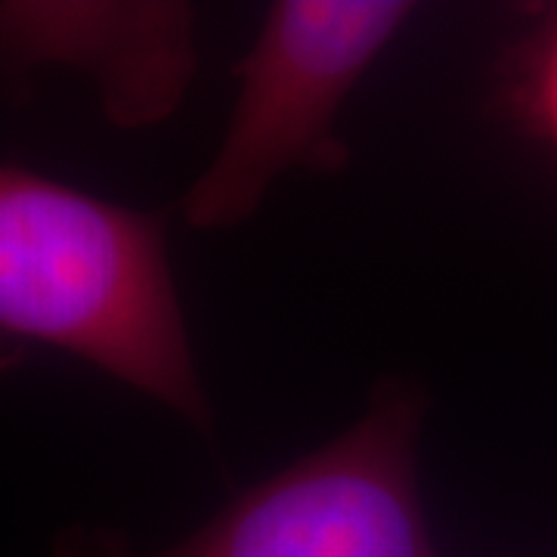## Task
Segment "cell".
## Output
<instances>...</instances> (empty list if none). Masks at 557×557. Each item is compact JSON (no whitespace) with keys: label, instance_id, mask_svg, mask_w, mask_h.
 Here are the masks:
<instances>
[{"label":"cell","instance_id":"2","mask_svg":"<svg viewBox=\"0 0 557 557\" xmlns=\"http://www.w3.org/2000/svg\"><path fill=\"white\" fill-rule=\"evenodd\" d=\"M424 397L381 384L350 431L260 480L177 545L143 555L109 530H69L53 557H443L418 486Z\"/></svg>","mask_w":557,"mask_h":557},{"label":"cell","instance_id":"3","mask_svg":"<svg viewBox=\"0 0 557 557\" xmlns=\"http://www.w3.org/2000/svg\"><path fill=\"white\" fill-rule=\"evenodd\" d=\"M412 16L416 7L397 0L273 3L236 65L239 94L218 152L183 199L186 223L239 226L278 177L300 168H344L341 109Z\"/></svg>","mask_w":557,"mask_h":557},{"label":"cell","instance_id":"1","mask_svg":"<svg viewBox=\"0 0 557 557\" xmlns=\"http://www.w3.org/2000/svg\"><path fill=\"white\" fill-rule=\"evenodd\" d=\"M47 344L211 431L159 218L0 164V344Z\"/></svg>","mask_w":557,"mask_h":557},{"label":"cell","instance_id":"4","mask_svg":"<svg viewBox=\"0 0 557 557\" xmlns=\"http://www.w3.org/2000/svg\"><path fill=\"white\" fill-rule=\"evenodd\" d=\"M193 10L177 3H0V65H72L121 124L164 119L196 69Z\"/></svg>","mask_w":557,"mask_h":557},{"label":"cell","instance_id":"5","mask_svg":"<svg viewBox=\"0 0 557 557\" xmlns=\"http://www.w3.org/2000/svg\"><path fill=\"white\" fill-rule=\"evenodd\" d=\"M530 106L536 112L542 131L557 146V25L539 50L533 78H530Z\"/></svg>","mask_w":557,"mask_h":557}]
</instances>
